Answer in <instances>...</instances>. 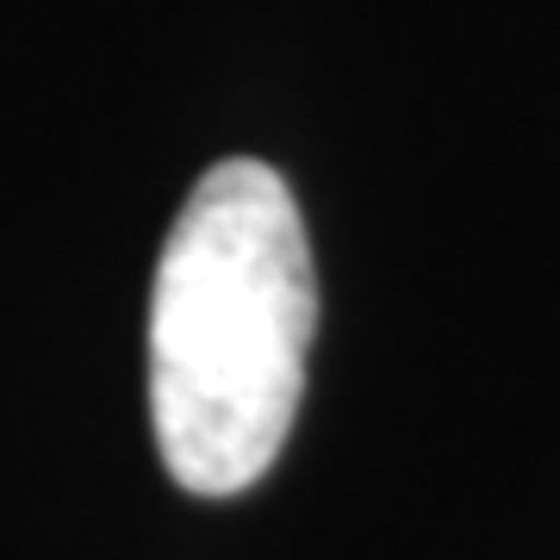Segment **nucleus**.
Masks as SVG:
<instances>
[{
  "instance_id": "obj_1",
  "label": "nucleus",
  "mask_w": 560,
  "mask_h": 560,
  "mask_svg": "<svg viewBox=\"0 0 560 560\" xmlns=\"http://www.w3.org/2000/svg\"><path fill=\"white\" fill-rule=\"evenodd\" d=\"M312 330L318 275L287 180L249 156L206 168L150 293V423L180 492L237 499L280 460Z\"/></svg>"
}]
</instances>
